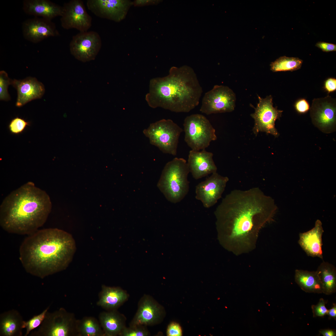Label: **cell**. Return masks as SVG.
<instances>
[{
    "mask_svg": "<svg viewBox=\"0 0 336 336\" xmlns=\"http://www.w3.org/2000/svg\"><path fill=\"white\" fill-rule=\"evenodd\" d=\"M277 209L274 200L259 187L231 191L215 212L225 246L237 255L253 250L260 230L273 220Z\"/></svg>",
    "mask_w": 336,
    "mask_h": 336,
    "instance_id": "6da1fadb",
    "label": "cell"
},
{
    "mask_svg": "<svg viewBox=\"0 0 336 336\" xmlns=\"http://www.w3.org/2000/svg\"><path fill=\"white\" fill-rule=\"evenodd\" d=\"M76 249L70 233L56 228L38 230L22 242L20 259L27 272L43 278L66 269Z\"/></svg>",
    "mask_w": 336,
    "mask_h": 336,
    "instance_id": "7a4b0ae2",
    "label": "cell"
},
{
    "mask_svg": "<svg viewBox=\"0 0 336 336\" xmlns=\"http://www.w3.org/2000/svg\"><path fill=\"white\" fill-rule=\"evenodd\" d=\"M51 208L46 192L28 182L3 200L0 207V225L9 233L29 235L44 224Z\"/></svg>",
    "mask_w": 336,
    "mask_h": 336,
    "instance_id": "3957f363",
    "label": "cell"
},
{
    "mask_svg": "<svg viewBox=\"0 0 336 336\" xmlns=\"http://www.w3.org/2000/svg\"><path fill=\"white\" fill-rule=\"evenodd\" d=\"M145 100L149 106L176 113H187L199 104L203 92L197 76L191 68L172 67L169 74L152 79Z\"/></svg>",
    "mask_w": 336,
    "mask_h": 336,
    "instance_id": "277c9868",
    "label": "cell"
},
{
    "mask_svg": "<svg viewBox=\"0 0 336 336\" xmlns=\"http://www.w3.org/2000/svg\"><path fill=\"white\" fill-rule=\"evenodd\" d=\"M189 170L186 160L175 157L165 165L157 186L166 199L172 203L180 202L189 190Z\"/></svg>",
    "mask_w": 336,
    "mask_h": 336,
    "instance_id": "5b68a950",
    "label": "cell"
},
{
    "mask_svg": "<svg viewBox=\"0 0 336 336\" xmlns=\"http://www.w3.org/2000/svg\"><path fill=\"white\" fill-rule=\"evenodd\" d=\"M183 130L170 119H162L151 124L143 131L150 143L162 152L175 156L180 136Z\"/></svg>",
    "mask_w": 336,
    "mask_h": 336,
    "instance_id": "8992f818",
    "label": "cell"
},
{
    "mask_svg": "<svg viewBox=\"0 0 336 336\" xmlns=\"http://www.w3.org/2000/svg\"><path fill=\"white\" fill-rule=\"evenodd\" d=\"M184 140L192 150L205 149L217 139L215 130L204 115L194 114L187 116L183 124Z\"/></svg>",
    "mask_w": 336,
    "mask_h": 336,
    "instance_id": "52a82bcc",
    "label": "cell"
},
{
    "mask_svg": "<svg viewBox=\"0 0 336 336\" xmlns=\"http://www.w3.org/2000/svg\"><path fill=\"white\" fill-rule=\"evenodd\" d=\"M77 323L72 314L60 308L53 312L48 311L41 325L32 330L30 336H69L74 334Z\"/></svg>",
    "mask_w": 336,
    "mask_h": 336,
    "instance_id": "ba28073f",
    "label": "cell"
},
{
    "mask_svg": "<svg viewBox=\"0 0 336 336\" xmlns=\"http://www.w3.org/2000/svg\"><path fill=\"white\" fill-rule=\"evenodd\" d=\"M258 97L259 102L254 112L251 114L254 120L253 133L257 135L259 132H264L278 137L279 134L275 127V122L281 117L283 111L273 107L271 95L264 98L259 96Z\"/></svg>",
    "mask_w": 336,
    "mask_h": 336,
    "instance_id": "9c48e42d",
    "label": "cell"
},
{
    "mask_svg": "<svg viewBox=\"0 0 336 336\" xmlns=\"http://www.w3.org/2000/svg\"><path fill=\"white\" fill-rule=\"evenodd\" d=\"M236 101L235 94L231 89L216 85L205 93L200 111L207 115L231 112L234 110Z\"/></svg>",
    "mask_w": 336,
    "mask_h": 336,
    "instance_id": "30bf717a",
    "label": "cell"
},
{
    "mask_svg": "<svg viewBox=\"0 0 336 336\" xmlns=\"http://www.w3.org/2000/svg\"><path fill=\"white\" fill-rule=\"evenodd\" d=\"M310 116L314 126L325 133L336 129V104L330 96L315 98L310 108Z\"/></svg>",
    "mask_w": 336,
    "mask_h": 336,
    "instance_id": "8fae6325",
    "label": "cell"
},
{
    "mask_svg": "<svg viewBox=\"0 0 336 336\" xmlns=\"http://www.w3.org/2000/svg\"><path fill=\"white\" fill-rule=\"evenodd\" d=\"M102 46L99 34L94 31L80 32L73 36L69 44L70 51L77 60L86 62L94 60Z\"/></svg>",
    "mask_w": 336,
    "mask_h": 336,
    "instance_id": "7c38bea8",
    "label": "cell"
},
{
    "mask_svg": "<svg viewBox=\"0 0 336 336\" xmlns=\"http://www.w3.org/2000/svg\"><path fill=\"white\" fill-rule=\"evenodd\" d=\"M63 7L60 21L63 28L75 29L80 32L88 31L91 26L92 19L82 0H71L64 3Z\"/></svg>",
    "mask_w": 336,
    "mask_h": 336,
    "instance_id": "4fadbf2b",
    "label": "cell"
},
{
    "mask_svg": "<svg viewBox=\"0 0 336 336\" xmlns=\"http://www.w3.org/2000/svg\"><path fill=\"white\" fill-rule=\"evenodd\" d=\"M229 179L217 172L212 174L196 187V199L200 201L203 207L210 208L217 202L224 192Z\"/></svg>",
    "mask_w": 336,
    "mask_h": 336,
    "instance_id": "5bb4252c",
    "label": "cell"
},
{
    "mask_svg": "<svg viewBox=\"0 0 336 336\" xmlns=\"http://www.w3.org/2000/svg\"><path fill=\"white\" fill-rule=\"evenodd\" d=\"M133 1L128 0H88V9L96 16L116 22L125 18Z\"/></svg>",
    "mask_w": 336,
    "mask_h": 336,
    "instance_id": "9a60e30c",
    "label": "cell"
},
{
    "mask_svg": "<svg viewBox=\"0 0 336 336\" xmlns=\"http://www.w3.org/2000/svg\"><path fill=\"white\" fill-rule=\"evenodd\" d=\"M165 315L163 307L151 296L145 295L139 301L137 310L129 326L156 325L162 321Z\"/></svg>",
    "mask_w": 336,
    "mask_h": 336,
    "instance_id": "2e32d148",
    "label": "cell"
},
{
    "mask_svg": "<svg viewBox=\"0 0 336 336\" xmlns=\"http://www.w3.org/2000/svg\"><path fill=\"white\" fill-rule=\"evenodd\" d=\"M22 31L26 40L35 43L48 37L59 35L55 24L51 20L36 17L24 21L22 25Z\"/></svg>",
    "mask_w": 336,
    "mask_h": 336,
    "instance_id": "e0dca14e",
    "label": "cell"
},
{
    "mask_svg": "<svg viewBox=\"0 0 336 336\" xmlns=\"http://www.w3.org/2000/svg\"><path fill=\"white\" fill-rule=\"evenodd\" d=\"M213 156L212 152L205 149L189 151L187 163L189 172L194 178L198 180L217 172V168Z\"/></svg>",
    "mask_w": 336,
    "mask_h": 336,
    "instance_id": "ac0fdd59",
    "label": "cell"
},
{
    "mask_svg": "<svg viewBox=\"0 0 336 336\" xmlns=\"http://www.w3.org/2000/svg\"><path fill=\"white\" fill-rule=\"evenodd\" d=\"M11 84L17 91L16 105L17 107H21L33 100L40 98L45 92L43 84L34 77L12 80Z\"/></svg>",
    "mask_w": 336,
    "mask_h": 336,
    "instance_id": "d6986e66",
    "label": "cell"
},
{
    "mask_svg": "<svg viewBox=\"0 0 336 336\" xmlns=\"http://www.w3.org/2000/svg\"><path fill=\"white\" fill-rule=\"evenodd\" d=\"M324 232L321 222L317 220L312 229L300 233L298 243L308 255L323 259L322 236Z\"/></svg>",
    "mask_w": 336,
    "mask_h": 336,
    "instance_id": "ffe728a7",
    "label": "cell"
},
{
    "mask_svg": "<svg viewBox=\"0 0 336 336\" xmlns=\"http://www.w3.org/2000/svg\"><path fill=\"white\" fill-rule=\"evenodd\" d=\"M23 9L26 14L52 20L61 16L63 7L49 0H25Z\"/></svg>",
    "mask_w": 336,
    "mask_h": 336,
    "instance_id": "44dd1931",
    "label": "cell"
},
{
    "mask_svg": "<svg viewBox=\"0 0 336 336\" xmlns=\"http://www.w3.org/2000/svg\"><path fill=\"white\" fill-rule=\"evenodd\" d=\"M24 320L19 312L14 309L0 315V336H22Z\"/></svg>",
    "mask_w": 336,
    "mask_h": 336,
    "instance_id": "7402d4cb",
    "label": "cell"
},
{
    "mask_svg": "<svg viewBox=\"0 0 336 336\" xmlns=\"http://www.w3.org/2000/svg\"><path fill=\"white\" fill-rule=\"evenodd\" d=\"M128 297L127 292L120 288L103 285L97 304L104 309L114 310L126 301Z\"/></svg>",
    "mask_w": 336,
    "mask_h": 336,
    "instance_id": "603a6c76",
    "label": "cell"
},
{
    "mask_svg": "<svg viewBox=\"0 0 336 336\" xmlns=\"http://www.w3.org/2000/svg\"><path fill=\"white\" fill-rule=\"evenodd\" d=\"M99 318L100 326L105 336L119 335L126 327V319L124 316L115 310L101 313Z\"/></svg>",
    "mask_w": 336,
    "mask_h": 336,
    "instance_id": "cb8c5ba5",
    "label": "cell"
},
{
    "mask_svg": "<svg viewBox=\"0 0 336 336\" xmlns=\"http://www.w3.org/2000/svg\"><path fill=\"white\" fill-rule=\"evenodd\" d=\"M295 280L301 288L306 292L323 293L321 282L316 271L296 269Z\"/></svg>",
    "mask_w": 336,
    "mask_h": 336,
    "instance_id": "d4e9b609",
    "label": "cell"
},
{
    "mask_svg": "<svg viewBox=\"0 0 336 336\" xmlns=\"http://www.w3.org/2000/svg\"><path fill=\"white\" fill-rule=\"evenodd\" d=\"M322 286L323 293L330 295L336 291V269L333 264L323 261L316 271Z\"/></svg>",
    "mask_w": 336,
    "mask_h": 336,
    "instance_id": "484cf974",
    "label": "cell"
},
{
    "mask_svg": "<svg viewBox=\"0 0 336 336\" xmlns=\"http://www.w3.org/2000/svg\"><path fill=\"white\" fill-rule=\"evenodd\" d=\"M303 60L296 57L284 56L280 57L270 64V70L273 72L293 71L300 69Z\"/></svg>",
    "mask_w": 336,
    "mask_h": 336,
    "instance_id": "4316f807",
    "label": "cell"
},
{
    "mask_svg": "<svg viewBox=\"0 0 336 336\" xmlns=\"http://www.w3.org/2000/svg\"><path fill=\"white\" fill-rule=\"evenodd\" d=\"M77 331L84 336L105 335L97 321L92 317H85L77 322Z\"/></svg>",
    "mask_w": 336,
    "mask_h": 336,
    "instance_id": "83f0119b",
    "label": "cell"
},
{
    "mask_svg": "<svg viewBox=\"0 0 336 336\" xmlns=\"http://www.w3.org/2000/svg\"><path fill=\"white\" fill-rule=\"evenodd\" d=\"M49 308V306L47 307L41 313L34 315L27 321H24L23 328L26 329L25 336L29 335L31 331L38 328L41 325Z\"/></svg>",
    "mask_w": 336,
    "mask_h": 336,
    "instance_id": "f1b7e54d",
    "label": "cell"
},
{
    "mask_svg": "<svg viewBox=\"0 0 336 336\" xmlns=\"http://www.w3.org/2000/svg\"><path fill=\"white\" fill-rule=\"evenodd\" d=\"M150 334L146 326L135 325L125 327L122 330L119 336H147Z\"/></svg>",
    "mask_w": 336,
    "mask_h": 336,
    "instance_id": "f546056e",
    "label": "cell"
},
{
    "mask_svg": "<svg viewBox=\"0 0 336 336\" xmlns=\"http://www.w3.org/2000/svg\"><path fill=\"white\" fill-rule=\"evenodd\" d=\"M12 80L8 77L7 73L4 71L0 72V99L8 101L10 99L7 89L8 86L11 84Z\"/></svg>",
    "mask_w": 336,
    "mask_h": 336,
    "instance_id": "4dcf8cb0",
    "label": "cell"
},
{
    "mask_svg": "<svg viewBox=\"0 0 336 336\" xmlns=\"http://www.w3.org/2000/svg\"><path fill=\"white\" fill-rule=\"evenodd\" d=\"M29 125V122L24 119L16 117L11 121L8 125V128L12 134H18L22 133Z\"/></svg>",
    "mask_w": 336,
    "mask_h": 336,
    "instance_id": "1f68e13d",
    "label": "cell"
},
{
    "mask_svg": "<svg viewBox=\"0 0 336 336\" xmlns=\"http://www.w3.org/2000/svg\"><path fill=\"white\" fill-rule=\"evenodd\" d=\"M327 303V301L323 298H321L317 304L311 306L314 317H323L327 315L328 310L325 306Z\"/></svg>",
    "mask_w": 336,
    "mask_h": 336,
    "instance_id": "d6a6232c",
    "label": "cell"
},
{
    "mask_svg": "<svg viewBox=\"0 0 336 336\" xmlns=\"http://www.w3.org/2000/svg\"><path fill=\"white\" fill-rule=\"evenodd\" d=\"M294 107L296 110L299 114H304L310 109V105L308 101L305 98H301L295 102Z\"/></svg>",
    "mask_w": 336,
    "mask_h": 336,
    "instance_id": "836d02e7",
    "label": "cell"
},
{
    "mask_svg": "<svg viewBox=\"0 0 336 336\" xmlns=\"http://www.w3.org/2000/svg\"><path fill=\"white\" fill-rule=\"evenodd\" d=\"M166 334L168 336L182 335V330L180 324L175 322H171L167 327Z\"/></svg>",
    "mask_w": 336,
    "mask_h": 336,
    "instance_id": "e575fe53",
    "label": "cell"
},
{
    "mask_svg": "<svg viewBox=\"0 0 336 336\" xmlns=\"http://www.w3.org/2000/svg\"><path fill=\"white\" fill-rule=\"evenodd\" d=\"M315 46L324 52H328L336 51V44L332 43L319 41L316 43Z\"/></svg>",
    "mask_w": 336,
    "mask_h": 336,
    "instance_id": "d590c367",
    "label": "cell"
},
{
    "mask_svg": "<svg viewBox=\"0 0 336 336\" xmlns=\"http://www.w3.org/2000/svg\"><path fill=\"white\" fill-rule=\"evenodd\" d=\"M324 87L328 93L335 91L336 90V79L333 77L327 78L324 82Z\"/></svg>",
    "mask_w": 336,
    "mask_h": 336,
    "instance_id": "8d00e7d4",
    "label": "cell"
},
{
    "mask_svg": "<svg viewBox=\"0 0 336 336\" xmlns=\"http://www.w3.org/2000/svg\"><path fill=\"white\" fill-rule=\"evenodd\" d=\"M156 0H136L133 1V5L136 7H142L156 4L159 2Z\"/></svg>",
    "mask_w": 336,
    "mask_h": 336,
    "instance_id": "74e56055",
    "label": "cell"
},
{
    "mask_svg": "<svg viewBox=\"0 0 336 336\" xmlns=\"http://www.w3.org/2000/svg\"><path fill=\"white\" fill-rule=\"evenodd\" d=\"M319 333L323 336H336V331L335 330L332 329H321L319 331Z\"/></svg>",
    "mask_w": 336,
    "mask_h": 336,
    "instance_id": "f35d334b",
    "label": "cell"
},
{
    "mask_svg": "<svg viewBox=\"0 0 336 336\" xmlns=\"http://www.w3.org/2000/svg\"><path fill=\"white\" fill-rule=\"evenodd\" d=\"M327 315L329 316V317L333 318L336 320V304L335 303H334L332 308L328 310Z\"/></svg>",
    "mask_w": 336,
    "mask_h": 336,
    "instance_id": "ab89813d",
    "label": "cell"
}]
</instances>
